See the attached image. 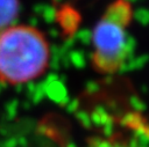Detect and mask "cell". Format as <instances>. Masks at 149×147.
Wrapping results in <instances>:
<instances>
[{"label":"cell","instance_id":"obj_3","mask_svg":"<svg viewBox=\"0 0 149 147\" xmlns=\"http://www.w3.org/2000/svg\"><path fill=\"white\" fill-rule=\"evenodd\" d=\"M19 14V0H0V31L10 27Z\"/></svg>","mask_w":149,"mask_h":147},{"label":"cell","instance_id":"obj_2","mask_svg":"<svg viewBox=\"0 0 149 147\" xmlns=\"http://www.w3.org/2000/svg\"><path fill=\"white\" fill-rule=\"evenodd\" d=\"M132 13L128 0H114L97 23L92 36V63L98 72L114 73L121 68L128 53L127 28Z\"/></svg>","mask_w":149,"mask_h":147},{"label":"cell","instance_id":"obj_1","mask_svg":"<svg viewBox=\"0 0 149 147\" xmlns=\"http://www.w3.org/2000/svg\"><path fill=\"white\" fill-rule=\"evenodd\" d=\"M44 35L30 25H10L0 31V81L21 84L40 78L49 65Z\"/></svg>","mask_w":149,"mask_h":147},{"label":"cell","instance_id":"obj_4","mask_svg":"<svg viewBox=\"0 0 149 147\" xmlns=\"http://www.w3.org/2000/svg\"><path fill=\"white\" fill-rule=\"evenodd\" d=\"M85 147H134L129 142L123 140H115V139H101L94 140L93 142L88 144Z\"/></svg>","mask_w":149,"mask_h":147}]
</instances>
